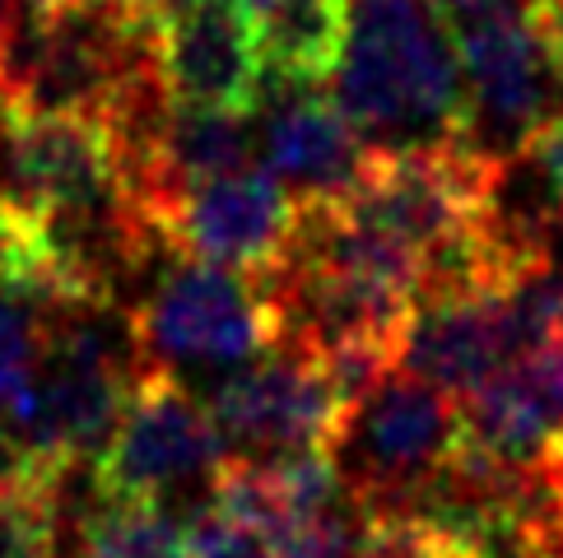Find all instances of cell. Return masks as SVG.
I'll use <instances>...</instances> for the list:
<instances>
[{
  "instance_id": "6da1fadb",
  "label": "cell",
  "mask_w": 563,
  "mask_h": 558,
  "mask_svg": "<svg viewBox=\"0 0 563 558\" xmlns=\"http://www.w3.org/2000/svg\"><path fill=\"white\" fill-rule=\"evenodd\" d=\"M335 103L364 135H466V85L429 0H354ZM471 140V135H466Z\"/></svg>"
},
{
  "instance_id": "7a4b0ae2",
  "label": "cell",
  "mask_w": 563,
  "mask_h": 558,
  "mask_svg": "<svg viewBox=\"0 0 563 558\" xmlns=\"http://www.w3.org/2000/svg\"><path fill=\"white\" fill-rule=\"evenodd\" d=\"M461 443V405L396 372L354 410L335 461L345 470L354 512L429 507Z\"/></svg>"
},
{
  "instance_id": "3957f363",
  "label": "cell",
  "mask_w": 563,
  "mask_h": 558,
  "mask_svg": "<svg viewBox=\"0 0 563 558\" xmlns=\"http://www.w3.org/2000/svg\"><path fill=\"white\" fill-rule=\"evenodd\" d=\"M279 345L285 322L266 284L196 261L173 266L131 316V349L140 368L168 372L177 364H247Z\"/></svg>"
},
{
  "instance_id": "277c9868",
  "label": "cell",
  "mask_w": 563,
  "mask_h": 558,
  "mask_svg": "<svg viewBox=\"0 0 563 558\" xmlns=\"http://www.w3.org/2000/svg\"><path fill=\"white\" fill-rule=\"evenodd\" d=\"M229 466V443L214 414L164 368H140L126 414L93 461V498L108 503H158L196 480L214 484Z\"/></svg>"
},
{
  "instance_id": "5b68a950",
  "label": "cell",
  "mask_w": 563,
  "mask_h": 558,
  "mask_svg": "<svg viewBox=\"0 0 563 558\" xmlns=\"http://www.w3.org/2000/svg\"><path fill=\"white\" fill-rule=\"evenodd\" d=\"M210 414L224 443L243 451V461H279L294 451H335L354 405L340 395L317 354L275 349L233 372L214 391Z\"/></svg>"
},
{
  "instance_id": "8992f818",
  "label": "cell",
  "mask_w": 563,
  "mask_h": 558,
  "mask_svg": "<svg viewBox=\"0 0 563 558\" xmlns=\"http://www.w3.org/2000/svg\"><path fill=\"white\" fill-rule=\"evenodd\" d=\"M298 219L303 210L289 187L266 168H247L187 196L158 228V247L183 261L233 270L261 284L289 261Z\"/></svg>"
},
{
  "instance_id": "52a82bcc",
  "label": "cell",
  "mask_w": 563,
  "mask_h": 558,
  "mask_svg": "<svg viewBox=\"0 0 563 558\" xmlns=\"http://www.w3.org/2000/svg\"><path fill=\"white\" fill-rule=\"evenodd\" d=\"M452 47L466 85V135L494 154H521L545 108V47L527 19V5H508L452 24Z\"/></svg>"
},
{
  "instance_id": "ba28073f",
  "label": "cell",
  "mask_w": 563,
  "mask_h": 558,
  "mask_svg": "<svg viewBox=\"0 0 563 558\" xmlns=\"http://www.w3.org/2000/svg\"><path fill=\"white\" fill-rule=\"evenodd\" d=\"M266 172L298 205H340L358 191L373 145L321 89H279L266 116Z\"/></svg>"
},
{
  "instance_id": "9c48e42d",
  "label": "cell",
  "mask_w": 563,
  "mask_h": 558,
  "mask_svg": "<svg viewBox=\"0 0 563 558\" xmlns=\"http://www.w3.org/2000/svg\"><path fill=\"white\" fill-rule=\"evenodd\" d=\"M158 75L177 108L247 116L266 93V62L256 33L224 0H206L158 37Z\"/></svg>"
},
{
  "instance_id": "30bf717a",
  "label": "cell",
  "mask_w": 563,
  "mask_h": 558,
  "mask_svg": "<svg viewBox=\"0 0 563 558\" xmlns=\"http://www.w3.org/2000/svg\"><path fill=\"white\" fill-rule=\"evenodd\" d=\"M508 303H498V298L424 303L406 345V372L419 377L424 387L452 395V401H466V395L498 382L508 364H517Z\"/></svg>"
},
{
  "instance_id": "8fae6325",
  "label": "cell",
  "mask_w": 563,
  "mask_h": 558,
  "mask_svg": "<svg viewBox=\"0 0 563 558\" xmlns=\"http://www.w3.org/2000/svg\"><path fill=\"white\" fill-rule=\"evenodd\" d=\"M0 298L24 308L43 303L52 312H93L108 303V293L56 247L47 219L10 191H0Z\"/></svg>"
},
{
  "instance_id": "7c38bea8",
  "label": "cell",
  "mask_w": 563,
  "mask_h": 558,
  "mask_svg": "<svg viewBox=\"0 0 563 558\" xmlns=\"http://www.w3.org/2000/svg\"><path fill=\"white\" fill-rule=\"evenodd\" d=\"M350 29L354 0H275L252 33L275 89H321L335 85Z\"/></svg>"
},
{
  "instance_id": "4fadbf2b",
  "label": "cell",
  "mask_w": 563,
  "mask_h": 558,
  "mask_svg": "<svg viewBox=\"0 0 563 558\" xmlns=\"http://www.w3.org/2000/svg\"><path fill=\"white\" fill-rule=\"evenodd\" d=\"M456 405H461V433L512 470H531L563 424L521 368H508L498 382Z\"/></svg>"
},
{
  "instance_id": "5bb4252c",
  "label": "cell",
  "mask_w": 563,
  "mask_h": 558,
  "mask_svg": "<svg viewBox=\"0 0 563 558\" xmlns=\"http://www.w3.org/2000/svg\"><path fill=\"white\" fill-rule=\"evenodd\" d=\"M79 549L85 558H191L187 526H177L168 507L108 498H93L79 522Z\"/></svg>"
},
{
  "instance_id": "9a60e30c",
  "label": "cell",
  "mask_w": 563,
  "mask_h": 558,
  "mask_svg": "<svg viewBox=\"0 0 563 558\" xmlns=\"http://www.w3.org/2000/svg\"><path fill=\"white\" fill-rule=\"evenodd\" d=\"M358 558H494L479 535L429 507L358 512Z\"/></svg>"
},
{
  "instance_id": "2e32d148",
  "label": "cell",
  "mask_w": 563,
  "mask_h": 558,
  "mask_svg": "<svg viewBox=\"0 0 563 558\" xmlns=\"http://www.w3.org/2000/svg\"><path fill=\"white\" fill-rule=\"evenodd\" d=\"M56 498L0 475V558H56Z\"/></svg>"
},
{
  "instance_id": "e0dca14e",
  "label": "cell",
  "mask_w": 563,
  "mask_h": 558,
  "mask_svg": "<svg viewBox=\"0 0 563 558\" xmlns=\"http://www.w3.org/2000/svg\"><path fill=\"white\" fill-rule=\"evenodd\" d=\"M47 331L24 303L0 298V418L14 414L37 387V368H43Z\"/></svg>"
},
{
  "instance_id": "ac0fdd59",
  "label": "cell",
  "mask_w": 563,
  "mask_h": 558,
  "mask_svg": "<svg viewBox=\"0 0 563 558\" xmlns=\"http://www.w3.org/2000/svg\"><path fill=\"white\" fill-rule=\"evenodd\" d=\"M187 545H191V558H285L266 535L229 522V516H219L214 507L191 516Z\"/></svg>"
},
{
  "instance_id": "d6986e66",
  "label": "cell",
  "mask_w": 563,
  "mask_h": 558,
  "mask_svg": "<svg viewBox=\"0 0 563 558\" xmlns=\"http://www.w3.org/2000/svg\"><path fill=\"white\" fill-rule=\"evenodd\" d=\"M117 5H122L131 19L145 33H154V37H164L168 29H177L183 24L187 14H196L200 5H206V0H117Z\"/></svg>"
},
{
  "instance_id": "ffe728a7",
  "label": "cell",
  "mask_w": 563,
  "mask_h": 558,
  "mask_svg": "<svg viewBox=\"0 0 563 558\" xmlns=\"http://www.w3.org/2000/svg\"><path fill=\"white\" fill-rule=\"evenodd\" d=\"M527 19L545 47V62L554 79H563V0H527Z\"/></svg>"
},
{
  "instance_id": "44dd1931",
  "label": "cell",
  "mask_w": 563,
  "mask_h": 558,
  "mask_svg": "<svg viewBox=\"0 0 563 558\" xmlns=\"http://www.w3.org/2000/svg\"><path fill=\"white\" fill-rule=\"evenodd\" d=\"M433 14H442L448 24H461V19H479V14H494V10H508L512 0H429Z\"/></svg>"
},
{
  "instance_id": "7402d4cb",
  "label": "cell",
  "mask_w": 563,
  "mask_h": 558,
  "mask_svg": "<svg viewBox=\"0 0 563 558\" xmlns=\"http://www.w3.org/2000/svg\"><path fill=\"white\" fill-rule=\"evenodd\" d=\"M224 5H229V10H238V14H243L247 24L256 29V24H261V14H266V10L275 5V0H224Z\"/></svg>"
},
{
  "instance_id": "603a6c76",
  "label": "cell",
  "mask_w": 563,
  "mask_h": 558,
  "mask_svg": "<svg viewBox=\"0 0 563 558\" xmlns=\"http://www.w3.org/2000/svg\"><path fill=\"white\" fill-rule=\"evenodd\" d=\"M33 10H47V14H66V10H85V5H98V0H24Z\"/></svg>"
},
{
  "instance_id": "cb8c5ba5",
  "label": "cell",
  "mask_w": 563,
  "mask_h": 558,
  "mask_svg": "<svg viewBox=\"0 0 563 558\" xmlns=\"http://www.w3.org/2000/svg\"><path fill=\"white\" fill-rule=\"evenodd\" d=\"M10 470V437H5V424H0V475Z\"/></svg>"
},
{
  "instance_id": "d4e9b609",
  "label": "cell",
  "mask_w": 563,
  "mask_h": 558,
  "mask_svg": "<svg viewBox=\"0 0 563 558\" xmlns=\"http://www.w3.org/2000/svg\"><path fill=\"white\" fill-rule=\"evenodd\" d=\"M554 219H559V228H563V201H559V210H554Z\"/></svg>"
},
{
  "instance_id": "484cf974",
  "label": "cell",
  "mask_w": 563,
  "mask_h": 558,
  "mask_svg": "<svg viewBox=\"0 0 563 558\" xmlns=\"http://www.w3.org/2000/svg\"><path fill=\"white\" fill-rule=\"evenodd\" d=\"M0 112H5V108H0Z\"/></svg>"
}]
</instances>
